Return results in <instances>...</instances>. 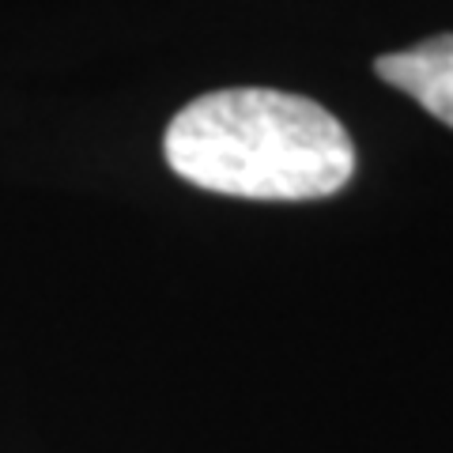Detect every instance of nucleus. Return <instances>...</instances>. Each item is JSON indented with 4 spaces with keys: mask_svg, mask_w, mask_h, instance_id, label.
<instances>
[{
    "mask_svg": "<svg viewBox=\"0 0 453 453\" xmlns=\"http://www.w3.org/2000/svg\"><path fill=\"white\" fill-rule=\"evenodd\" d=\"M163 155L189 186L246 201H318L356 174L344 125L314 98L273 88H226L174 113Z\"/></svg>",
    "mask_w": 453,
    "mask_h": 453,
    "instance_id": "obj_1",
    "label": "nucleus"
},
{
    "mask_svg": "<svg viewBox=\"0 0 453 453\" xmlns=\"http://www.w3.org/2000/svg\"><path fill=\"white\" fill-rule=\"evenodd\" d=\"M378 76L412 95L431 118L453 129V35H438L412 50L378 57Z\"/></svg>",
    "mask_w": 453,
    "mask_h": 453,
    "instance_id": "obj_2",
    "label": "nucleus"
}]
</instances>
